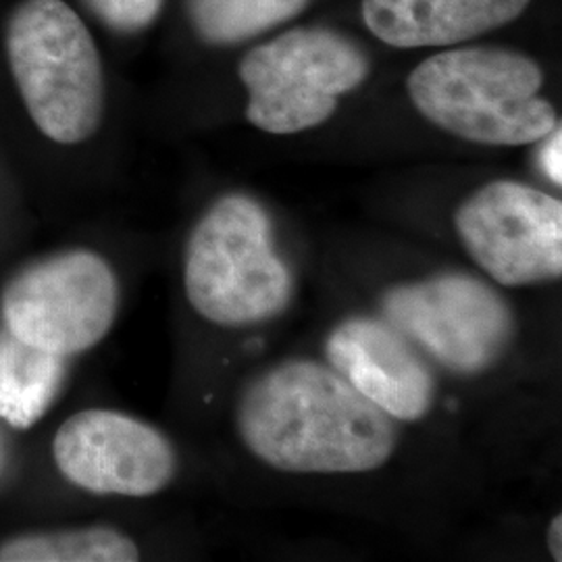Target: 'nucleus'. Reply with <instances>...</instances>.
Masks as SVG:
<instances>
[{"instance_id": "obj_10", "label": "nucleus", "mask_w": 562, "mask_h": 562, "mask_svg": "<svg viewBox=\"0 0 562 562\" xmlns=\"http://www.w3.org/2000/svg\"><path fill=\"white\" fill-rule=\"evenodd\" d=\"M325 355L331 369L394 422H422L431 411L434 373L392 323L346 319L329 334Z\"/></svg>"}, {"instance_id": "obj_13", "label": "nucleus", "mask_w": 562, "mask_h": 562, "mask_svg": "<svg viewBox=\"0 0 562 562\" xmlns=\"http://www.w3.org/2000/svg\"><path fill=\"white\" fill-rule=\"evenodd\" d=\"M140 548L111 525L27 531L0 542V562H134Z\"/></svg>"}, {"instance_id": "obj_6", "label": "nucleus", "mask_w": 562, "mask_h": 562, "mask_svg": "<svg viewBox=\"0 0 562 562\" xmlns=\"http://www.w3.org/2000/svg\"><path fill=\"white\" fill-rule=\"evenodd\" d=\"M115 269L94 250L71 248L30 262L0 294L4 329L38 350L76 357L99 346L120 315Z\"/></svg>"}, {"instance_id": "obj_1", "label": "nucleus", "mask_w": 562, "mask_h": 562, "mask_svg": "<svg viewBox=\"0 0 562 562\" xmlns=\"http://www.w3.org/2000/svg\"><path fill=\"white\" fill-rule=\"evenodd\" d=\"M236 425L259 461L296 475H352L382 469L398 443L396 422L340 373L288 361L246 387Z\"/></svg>"}, {"instance_id": "obj_16", "label": "nucleus", "mask_w": 562, "mask_h": 562, "mask_svg": "<svg viewBox=\"0 0 562 562\" xmlns=\"http://www.w3.org/2000/svg\"><path fill=\"white\" fill-rule=\"evenodd\" d=\"M543 140H546V144H543L542 155H540V165H542L543 173L554 181L557 186H561V125H557Z\"/></svg>"}, {"instance_id": "obj_11", "label": "nucleus", "mask_w": 562, "mask_h": 562, "mask_svg": "<svg viewBox=\"0 0 562 562\" xmlns=\"http://www.w3.org/2000/svg\"><path fill=\"white\" fill-rule=\"evenodd\" d=\"M531 0H362V18L396 48H440L521 18Z\"/></svg>"}, {"instance_id": "obj_12", "label": "nucleus", "mask_w": 562, "mask_h": 562, "mask_svg": "<svg viewBox=\"0 0 562 562\" xmlns=\"http://www.w3.org/2000/svg\"><path fill=\"white\" fill-rule=\"evenodd\" d=\"M67 359L38 350L0 329V419L27 429L53 406L67 375Z\"/></svg>"}, {"instance_id": "obj_14", "label": "nucleus", "mask_w": 562, "mask_h": 562, "mask_svg": "<svg viewBox=\"0 0 562 562\" xmlns=\"http://www.w3.org/2000/svg\"><path fill=\"white\" fill-rule=\"evenodd\" d=\"M308 0H190L188 11L202 41L236 44L294 20Z\"/></svg>"}, {"instance_id": "obj_5", "label": "nucleus", "mask_w": 562, "mask_h": 562, "mask_svg": "<svg viewBox=\"0 0 562 562\" xmlns=\"http://www.w3.org/2000/svg\"><path fill=\"white\" fill-rule=\"evenodd\" d=\"M357 42L325 27H299L250 50L240 63L246 117L267 134H299L329 120L341 94L369 78Z\"/></svg>"}, {"instance_id": "obj_15", "label": "nucleus", "mask_w": 562, "mask_h": 562, "mask_svg": "<svg viewBox=\"0 0 562 562\" xmlns=\"http://www.w3.org/2000/svg\"><path fill=\"white\" fill-rule=\"evenodd\" d=\"M92 13L121 34H134L159 18L165 0H86Z\"/></svg>"}, {"instance_id": "obj_2", "label": "nucleus", "mask_w": 562, "mask_h": 562, "mask_svg": "<svg viewBox=\"0 0 562 562\" xmlns=\"http://www.w3.org/2000/svg\"><path fill=\"white\" fill-rule=\"evenodd\" d=\"M540 65L504 48L443 50L408 76V94L425 120L462 140L487 146L540 142L559 125L540 94Z\"/></svg>"}, {"instance_id": "obj_9", "label": "nucleus", "mask_w": 562, "mask_h": 562, "mask_svg": "<svg viewBox=\"0 0 562 562\" xmlns=\"http://www.w3.org/2000/svg\"><path fill=\"white\" fill-rule=\"evenodd\" d=\"M53 459L67 482L99 496L150 498L178 473V454L165 434L109 408H86L60 423Z\"/></svg>"}, {"instance_id": "obj_4", "label": "nucleus", "mask_w": 562, "mask_h": 562, "mask_svg": "<svg viewBox=\"0 0 562 562\" xmlns=\"http://www.w3.org/2000/svg\"><path fill=\"white\" fill-rule=\"evenodd\" d=\"M7 59L34 125L48 140H90L104 115L97 42L63 0H23L7 25Z\"/></svg>"}, {"instance_id": "obj_7", "label": "nucleus", "mask_w": 562, "mask_h": 562, "mask_svg": "<svg viewBox=\"0 0 562 562\" xmlns=\"http://www.w3.org/2000/svg\"><path fill=\"white\" fill-rule=\"evenodd\" d=\"M383 311L402 336L457 375H480L501 361L515 336L503 296L467 273L396 285Z\"/></svg>"}, {"instance_id": "obj_8", "label": "nucleus", "mask_w": 562, "mask_h": 562, "mask_svg": "<svg viewBox=\"0 0 562 562\" xmlns=\"http://www.w3.org/2000/svg\"><path fill=\"white\" fill-rule=\"evenodd\" d=\"M464 250L504 288L561 280L562 204L521 181H490L454 213Z\"/></svg>"}, {"instance_id": "obj_17", "label": "nucleus", "mask_w": 562, "mask_h": 562, "mask_svg": "<svg viewBox=\"0 0 562 562\" xmlns=\"http://www.w3.org/2000/svg\"><path fill=\"white\" fill-rule=\"evenodd\" d=\"M548 548L554 561H562V517L557 515L548 527Z\"/></svg>"}, {"instance_id": "obj_3", "label": "nucleus", "mask_w": 562, "mask_h": 562, "mask_svg": "<svg viewBox=\"0 0 562 562\" xmlns=\"http://www.w3.org/2000/svg\"><path fill=\"white\" fill-rule=\"evenodd\" d=\"M292 285L261 202L227 194L192 227L183 250V290L202 319L229 329L271 322L288 308Z\"/></svg>"}]
</instances>
